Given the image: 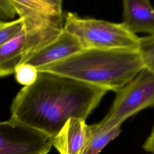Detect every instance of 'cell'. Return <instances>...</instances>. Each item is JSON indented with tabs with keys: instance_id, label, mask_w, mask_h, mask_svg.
<instances>
[{
	"instance_id": "7",
	"label": "cell",
	"mask_w": 154,
	"mask_h": 154,
	"mask_svg": "<svg viewBox=\"0 0 154 154\" xmlns=\"http://www.w3.org/2000/svg\"><path fill=\"white\" fill-rule=\"evenodd\" d=\"M16 14L27 29L55 27L63 29L64 17L61 0H10Z\"/></svg>"
},
{
	"instance_id": "15",
	"label": "cell",
	"mask_w": 154,
	"mask_h": 154,
	"mask_svg": "<svg viewBox=\"0 0 154 154\" xmlns=\"http://www.w3.org/2000/svg\"><path fill=\"white\" fill-rule=\"evenodd\" d=\"M143 149L152 154H154V125L151 132L143 146Z\"/></svg>"
},
{
	"instance_id": "8",
	"label": "cell",
	"mask_w": 154,
	"mask_h": 154,
	"mask_svg": "<svg viewBox=\"0 0 154 154\" xmlns=\"http://www.w3.org/2000/svg\"><path fill=\"white\" fill-rule=\"evenodd\" d=\"M90 135L85 120L70 118L53 137L52 146L60 154H83Z\"/></svg>"
},
{
	"instance_id": "10",
	"label": "cell",
	"mask_w": 154,
	"mask_h": 154,
	"mask_svg": "<svg viewBox=\"0 0 154 154\" xmlns=\"http://www.w3.org/2000/svg\"><path fill=\"white\" fill-rule=\"evenodd\" d=\"M122 23L132 33L154 34V7L149 0L123 1Z\"/></svg>"
},
{
	"instance_id": "1",
	"label": "cell",
	"mask_w": 154,
	"mask_h": 154,
	"mask_svg": "<svg viewBox=\"0 0 154 154\" xmlns=\"http://www.w3.org/2000/svg\"><path fill=\"white\" fill-rule=\"evenodd\" d=\"M108 91L66 76L38 72L13 99L11 119L52 138L70 118L85 120Z\"/></svg>"
},
{
	"instance_id": "4",
	"label": "cell",
	"mask_w": 154,
	"mask_h": 154,
	"mask_svg": "<svg viewBox=\"0 0 154 154\" xmlns=\"http://www.w3.org/2000/svg\"><path fill=\"white\" fill-rule=\"evenodd\" d=\"M112 106L98 125L103 128L121 126L128 118L154 107V74L143 68L131 81L116 91Z\"/></svg>"
},
{
	"instance_id": "9",
	"label": "cell",
	"mask_w": 154,
	"mask_h": 154,
	"mask_svg": "<svg viewBox=\"0 0 154 154\" xmlns=\"http://www.w3.org/2000/svg\"><path fill=\"white\" fill-rule=\"evenodd\" d=\"M82 49L77 38L63 29L55 40L35 52L25 63L38 69L64 59Z\"/></svg>"
},
{
	"instance_id": "17",
	"label": "cell",
	"mask_w": 154,
	"mask_h": 154,
	"mask_svg": "<svg viewBox=\"0 0 154 154\" xmlns=\"http://www.w3.org/2000/svg\"><path fill=\"white\" fill-rule=\"evenodd\" d=\"M8 22H5V21H2V20H0V29L4 27L7 25H8Z\"/></svg>"
},
{
	"instance_id": "2",
	"label": "cell",
	"mask_w": 154,
	"mask_h": 154,
	"mask_svg": "<svg viewBox=\"0 0 154 154\" xmlns=\"http://www.w3.org/2000/svg\"><path fill=\"white\" fill-rule=\"evenodd\" d=\"M143 68L137 51L82 49L37 69L116 92Z\"/></svg>"
},
{
	"instance_id": "6",
	"label": "cell",
	"mask_w": 154,
	"mask_h": 154,
	"mask_svg": "<svg viewBox=\"0 0 154 154\" xmlns=\"http://www.w3.org/2000/svg\"><path fill=\"white\" fill-rule=\"evenodd\" d=\"M53 138L14 119L0 122V154H48Z\"/></svg>"
},
{
	"instance_id": "13",
	"label": "cell",
	"mask_w": 154,
	"mask_h": 154,
	"mask_svg": "<svg viewBox=\"0 0 154 154\" xmlns=\"http://www.w3.org/2000/svg\"><path fill=\"white\" fill-rule=\"evenodd\" d=\"M38 72L36 67L26 63L19 65L14 71L17 82L24 86L32 84L37 79Z\"/></svg>"
},
{
	"instance_id": "3",
	"label": "cell",
	"mask_w": 154,
	"mask_h": 154,
	"mask_svg": "<svg viewBox=\"0 0 154 154\" xmlns=\"http://www.w3.org/2000/svg\"><path fill=\"white\" fill-rule=\"evenodd\" d=\"M63 29L77 38L82 49L137 50L139 37L121 23L94 18H82L68 12Z\"/></svg>"
},
{
	"instance_id": "5",
	"label": "cell",
	"mask_w": 154,
	"mask_h": 154,
	"mask_svg": "<svg viewBox=\"0 0 154 154\" xmlns=\"http://www.w3.org/2000/svg\"><path fill=\"white\" fill-rule=\"evenodd\" d=\"M63 29L42 27L23 28L11 40L0 46V77L14 73L35 52L55 40Z\"/></svg>"
},
{
	"instance_id": "11",
	"label": "cell",
	"mask_w": 154,
	"mask_h": 154,
	"mask_svg": "<svg viewBox=\"0 0 154 154\" xmlns=\"http://www.w3.org/2000/svg\"><path fill=\"white\" fill-rule=\"evenodd\" d=\"M90 135L83 154H98L110 141L119 135L121 126L112 129L101 128L97 123L90 125Z\"/></svg>"
},
{
	"instance_id": "14",
	"label": "cell",
	"mask_w": 154,
	"mask_h": 154,
	"mask_svg": "<svg viewBox=\"0 0 154 154\" xmlns=\"http://www.w3.org/2000/svg\"><path fill=\"white\" fill-rule=\"evenodd\" d=\"M23 28V22L20 18L10 21L0 29V46L14 37Z\"/></svg>"
},
{
	"instance_id": "12",
	"label": "cell",
	"mask_w": 154,
	"mask_h": 154,
	"mask_svg": "<svg viewBox=\"0 0 154 154\" xmlns=\"http://www.w3.org/2000/svg\"><path fill=\"white\" fill-rule=\"evenodd\" d=\"M137 51L144 67L154 74V34L139 37Z\"/></svg>"
},
{
	"instance_id": "16",
	"label": "cell",
	"mask_w": 154,
	"mask_h": 154,
	"mask_svg": "<svg viewBox=\"0 0 154 154\" xmlns=\"http://www.w3.org/2000/svg\"><path fill=\"white\" fill-rule=\"evenodd\" d=\"M0 19H8L7 16L6 15V14L5 13V12L4 11V10L1 8V7H0Z\"/></svg>"
}]
</instances>
